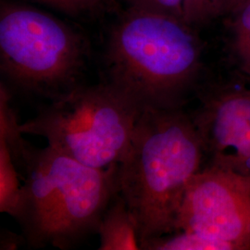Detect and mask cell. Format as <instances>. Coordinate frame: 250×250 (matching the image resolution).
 Masks as SVG:
<instances>
[{
    "instance_id": "13",
    "label": "cell",
    "mask_w": 250,
    "mask_h": 250,
    "mask_svg": "<svg viewBox=\"0 0 250 250\" xmlns=\"http://www.w3.org/2000/svg\"><path fill=\"white\" fill-rule=\"evenodd\" d=\"M184 17L192 26L202 25L224 13L222 0H183Z\"/></svg>"
},
{
    "instance_id": "10",
    "label": "cell",
    "mask_w": 250,
    "mask_h": 250,
    "mask_svg": "<svg viewBox=\"0 0 250 250\" xmlns=\"http://www.w3.org/2000/svg\"><path fill=\"white\" fill-rule=\"evenodd\" d=\"M23 184L8 146L0 140V211L18 219L22 204Z\"/></svg>"
},
{
    "instance_id": "16",
    "label": "cell",
    "mask_w": 250,
    "mask_h": 250,
    "mask_svg": "<svg viewBox=\"0 0 250 250\" xmlns=\"http://www.w3.org/2000/svg\"><path fill=\"white\" fill-rule=\"evenodd\" d=\"M25 241L24 236L20 237L17 234L9 231H3L1 233V250H16L19 246Z\"/></svg>"
},
{
    "instance_id": "6",
    "label": "cell",
    "mask_w": 250,
    "mask_h": 250,
    "mask_svg": "<svg viewBox=\"0 0 250 250\" xmlns=\"http://www.w3.org/2000/svg\"><path fill=\"white\" fill-rule=\"evenodd\" d=\"M177 231L196 232L230 250H250V177L202 167L188 186Z\"/></svg>"
},
{
    "instance_id": "8",
    "label": "cell",
    "mask_w": 250,
    "mask_h": 250,
    "mask_svg": "<svg viewBox=\"0 0 250 250\" xmlns=\"http://www.w3.org/2000/svg\"><path fill=\"white\" fill-rule=\"evenodd\" d=\"M99 250H141L136 221L125 198L117 193L105 209L99 224Z\"/></svg>"
},
{
    "instance_id": "4",
    "label": "cell",
    "mask_w": 250,
    "mask_h": 250,
    "mask_svg": "<svg viewBox=\"0 0 250 250\" xmlns=\"http://www.w3.org/2000/svg\"><path fill=\"white\" fill-rule=\"evenodd\" d=\"M48 101L21 124L23 134L42 136L57 151L93 168L122 161L142 111L134 100L105 82L78 84Z\"/></svg>"
},
{
    "instance_id": "17",
    "label": "cell",
    "mask_w": 250,
    "mask_h": 250,
    "mask_svg": "<svg viewBox=\"0 0 250 250\" xmlns=\"http://www.w3.org/2000/svg\"><path fill=\"white\" fill-rule=\"evenodd\" d=\"M248 0H222L224 13H233Z\"/></svg>"
},
{
    "instance_id": "3",
    "label": "cell",
    "mask_w": 250,
    "mask_h": 250,
    "mask_svg": "<svg viewBox=\"0 0 250 250\" xmlns=\"http://www.w3.org/2000/svg\"><path fill=\"white\" fill-rule=\"evenodd\" d=\"M118 168H93L49 146L36 148L24 169L17 219L28 245L68 250L98 232L102 215L119 193Z\"/></svg>"
},
{
    "instance_id": "11",
    "label": "cell",
    "mask_w": 250,
    "mask_h": 250,
    "mask_svg": "<svg viewBox=\"0 0 250 250\" xmlns=\"http://www.w3.org/2000/svg\"><path fill=\"white\" fill-rule=\"evenodd\" d=\"M146 250H230L221 242L215 241L198 233L177 231L141 243Z\"/></svg>"
},
{
    "instance_id": "9",
    "label": "cell",
    "mask_w": 250,
    "mask_h": 250,
    "mask_svg": "<svg viewBox=\"0 0 250 250\" xmlns=\"http://www.w3.org/2000/svg\"><path fill=\"white\" fill-rule=\"evenodd\" d=\"M11 91L7 83L0 84V140L8 146L19 170L24 171L36 149L23 139L16 112L10 104Z\"/></svg>"
},
{
    "instance_id": "14",
    "label": "cell",
    "mask_w": 250,
    "mask_h": 250,
    "mask_svg": "<svg viewBox=\"0 0 250 250\" xmlns=\"http://www.w3.org/2000/svg\"><path fill=\"white\" fill-rule=\"evenodd\" d=\"M64 13L78 16L104 8L113 0H37Z\"/></svg>"
},
{
    "instance_id": "1",
    "label": "cell",
    "mask_w": 250,
    "mask_h": 250,
    "mask_svg": "<svg viewBox=\"0 0 250 250\" xmlns=\"http://www.w3.org/2000/svg\"><path fill=\"white\" fill-rule=\"evenodd\" d=\"M205 150L184 108H144L124 158L119 193L138 226L141 243L176 232L179 212Z\"/></svg>"
},
{
    "instance_id": "5",
    "label": "cell",
    "mask_w": 250,
    "mask_h": 250,
    "mask_svg": "<svg viewBox=\"0 0 250 250\" xmlns=\"http://www.w3.org/2000/svg\"><path fill=\"white\" fill-rule=\"evenodd\" d=\"M88 53L79 32L39 9L2 3L0 70L21 91L51 100L78 85Z\"/></svg>"
},
{
    "instance_id": "7",
    "label": "cell",
    "mask_w": 250,
    "mask_h": 250,
    "mask_svg": "<svg viewBox=\"0 0 250 250\" xmlns=\"http://www.w3.org/2000/svg\"><path fill=\"white\" fill-rule=\"evenodd\" d=\"M190 116L208 164L250 177V86H210Z\"/></svg>"
},
{
    "instance_id": "18",
    "label": "cell",
    "mask_w": 250,
    "mask_h": 250,
    "mask_svg": "<svg viewBox=\"0 0 250 250\" xmlns=\"http://www.w3.org/2000/svg\"></svg>"
},
{
    "instance_id": "12",
    "label": "cell",
    "mask_w": 250,
    "mask_h": 250,
    "mask_svg": "<svg viewBox=\"0 0 250 250\" xmlns=\"http://www.w3.org/2000/svg\"><path fill=\"white\" fill-rule=\"evenodd\" d=\"M232 15L231 50L238 69L250 80V0Z\"/></svg>"
},
{
    "instance_id": "15",
    "label": "cell",
    "mask_w": 250,
    "mask_h": 250,
    "mask_svg": "<svg viewBox=\"0 0 250 250\" xmlns=\"http://www.w3.org/2000/svg\"><path fill=\"white\" fill-rule=\"evenodd\" d=\"M126 1L129 3L130 7L161 12V13L182 19L185 21L183 0H126Z\"/></svg>"
},
{
    "instance_id": "2",
    "label": "cell",
    "mask_w": 250,
    "mask_h": 250,
    "mask_svg": "<svg viewBox=\"0 0 250 250\" xmlns=\"http://www.w3.org/2000/svg\"><path fill=\"white\" fill-rule=\"evenodd\" d=\"M107 38V83L144 108H184L197 88L203 45L193 26L129 7Z\"/></svg>"
}]
</instances>
